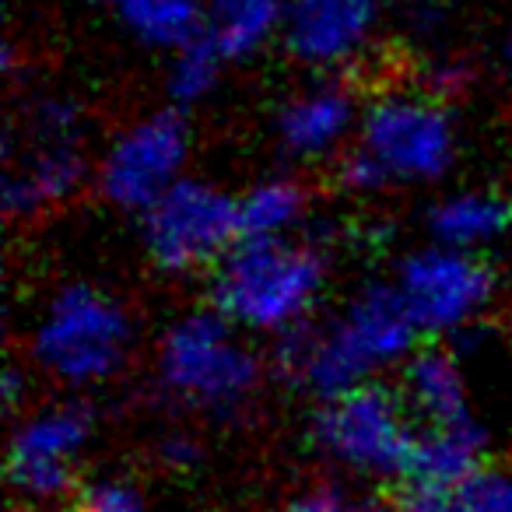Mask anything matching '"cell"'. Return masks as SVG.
<instances>
[{
    "label": "cell",
    "mask_w": 512,
    "mask_h": 512,
    "mask_svg": "<svg viewBox=\"0 0 512 512\" xmlns=\"http://www.w3.org/2000/svg\"><path fill=\"white\" fill-rule=\"evenodd\" d=\"M92 4L116 11L137 39L165 50H183L207 32V18L200 15L197 0H92Z\"/></svg>",
    "instance_id": "cell-17"
},
{
    "label": "cell",
    "mask_w": 512,
    "mask_h": 512,
    "mask_svg": "<svg viewBox=\"0 0 512 512\" xmlns=\"http://www.w3.org/2000/svg\"><path fill=\"white\" fill-rule=\"evenodd\" d=\"M376 29V0H292L285 18L288 50L316 67L348 64Z\"/></svg>",
    "instance_id": "cell-12"
},
{
    "label": "cell",
    "mask_w": 512,
    "mask_h": 512,
    "mask_svg": "<svg viewBox=\"0 0 512 512\" xmlns=\"http://www.w3.org/2000/svg\"><path fill=\"white\" fill-rule=\"evenodd\" d=\"M285 512H397L393 498H358L341 488H313L299 495Z\"/></svg>",
    "instance_id": "cell-21"
},
{
    "label": "cell",
    "mask_w": 512,
    "mask_h": 512,
    "mask_svg": "<svg viewBox=\"0 0 512 512\" xmlns=\"http://www.w3.org/2000/svg\"><path fill=\"white\" fill-rule=\"evenodd\" d=\"M288 8L292 0H218L204 36L218 46L225 60L246 57L260 50L278 29H285Z\"/></svg>",
    "instance_id": "cell-16"
},
{
    "label": "cell",
    "mask_w": 512,
    "mask_h": 512,
    "mask_svg": "<svg viewBox=\"0 0 512 512\" xmlns=\"http://www.w3.org/2000/svg\"><path fill=\"white\" fill-rule=\"evenodd\" d=\"M411 418V407L400 393L379 383H358L327 397L313 421V439L344 467L400 481L418 446Z\"/></svg>",
    "instance_id": "cell-6"
},
{
    "label": "cell",
    "mask_w": 512,
    "mask_h": 512,
    "mask_svg": "<svg viewBox=\"0 0 512 512\" xmlns=\"http://www.w3.org/2000/svg\"><path fill=\"white\" fill-rule=\"evenodd\" d=\"M197 442L193 439H183V435H176V439H169L162 446V460L169 463V467H193V463H197Z\"/></svg>",
    "instance_id": "cell-23"
},
{
    "label": "cell",
    "mask_w": 512,
    "mask_h": 512,
    "mask_svg": "<svg viewBox=\"0 0 512 512\" xmlns=\"http://www.w3.org/2000/svg\"><path fill=\"white\" fill-rule=\"evenodd\" d=\"M404 400L414 418L425 421V428L460 425L474 418L460 365L442 348H425L411 355L404 372Z\"/></svg>",
    "instance_id": "cell-14"
},
{
    "label": "cell",
    "mask_w": 512,
    "mask_h": 512,
    "mask_svg": "<svg viewBox=\"0 0 512 512\" xmlns=\"http://www.w3.org/2000/svg\"><path fill=\"white\" fill-rule=\"evenodd\" d=\"M456 155L446 109L425 95H386L372 102L358 127V148L344 158L341 176L351 190L372 193L390 183L439 179Z\"/></svg>",
    "instance_id": "cell-3"
},
{
    "label": "cell",
    "mask_w": 512,
    "mask_h": 512,
    "mask_svg": "<svg viewBox=\"0 0 512 512\" xmlns=\"http://www.w3.org/2000/svg\"><path fill=\"white\" fill-rule=\"evenodd\" d=\"M190 127L179 113H155L123 130L99 165V190L123 211H148L183 179Z\"/></svg>",
    "instance_id": "cell-8"
},
{
    "label": "cell",
    "mask_w": 512,
    "mask_h": 512,
    "mask_svg": "<svg viewBox=\"0 0 512 512\" xmlns=\"http://www.w3.org/2000/svg\"><path fill=\"white\" fill-rule=\"evenodd\" d=\"M320 249L285 239H239L214 271V309L235 327L288 334L302 327L323 288Z\"/></svg>",
    "instance_id": "cell-2"
},
{
    "label": "cell",
    "mask_w": 512,
    "mask_h": 512,
    "mask_svg": "<svg viewBox=\"0 0 512 512\" xmlns=\"http://www.w3.org/2000/svg\"><path fill=\"white\" fill-rule=\"evenodd\" d=\"M221 53L218 46L211 43L207 36L193 39L190 46L176 50V60H172L169 71V92L176 102H197L218 85L221 74Z\"/></svg>",
    "instance_id": "cell-19"
},
{
    "label": "cell",
    "mask_w": 512,
    "mask_h": 512,
    "mask_svg": "<svg viewBox=\"0 0 512 512\" xmlns=\"http://www.w3.org/2000/svg\"><path fill=\"white\" fill-rule=\"evenodd\" d=\"M4 393H8V404L15 407L18 397H22V372L8 369V379H4Z\"/></svg>",
    "instance_id": "cell-24"
},
{
    "label": "cell",
    "mask_w": 512,
    "mask_h": 512,
    "mask_svg": "<svg viewBox=\"0 0 512 512\" xmlns=\"http://www.w3.org/2000/svg\"><path fill=\"white\" fill-rule=\"evenodd\" d=\"M92 432V411L81 404H60L32 414L11 439L8 477L32 498H53L71 488L74 456Z\"/></svg>",
    "instance_id": "cell-10"
},
{
    "label": "cell",
    "mask_w": 512,
    "mask_h": 512,
    "mask_svg": "<svg viewBox=\"0 0 512 512\" xmlns=\"http://www.w3.org/2000/svg\"><path fill=\"white\" fill-rule=\"evenodd\" d=\"M432 235L439 239V246L453 249H477L484 242L498 239L505 228L512 225V204L498 193H453L442 204L432 207Z\"/></svg>",
    "instance_id": "cell-15"
},
{
    "label": "cell",
    "mask_w": 512,
    "mask_h": 512,
    "mask_svg": "<svg viewBox=\"0 0 512 512\" xmlns=\"http://www.w3.org/2000/svg\"><path fill=\"white\" fill-rule=\"evenodd\" d=\"M88 158L78 137H43L25 130V148H8L4 207L11 218H36L78 193Z\"/></svg>",
    "instance_id": "cell-11"
},
{
    "label": "cell",
    "mask_w": 512,
    "mask_h": 512,
    "mask_svg": "<svg viewBox=\"0 0 512 512\" xmlns=\"http://www.w3.org/2000/svg\"><path fill=\"white\" fill-rule=\"evenodd\" d=\"M235 204L242 239H285L306 214V190L295 179H264Z\"/></svg>",
    "instance_id": "cell-18"
},
{
    "label": "cell",
    "mask_w": 512,
    "mask_h": 512,
    "mask_svg": "<svg viewBox=\"0 0 512 512\" xmlns=\"http://www.w3.org/2000/svg\"><path fill=\"white\" fill-rule=\"evenodd\" d=\"M239 239V204L207 183L179 179L144 211L148 253L169 274L221 264Z\"/></svg>",
    "instance_id": "cell-7"
},
{
    "label": "cell",
    "mask_w": 512,
    "mask_h": 512,
    "mask_svg": "<svg viewBox=\"0 0 512 512\" xmlns=\"http://www.w3.org/2000/svg\"><path fill=\"white\" fill-rule=\"evenodd\" d=\"M446 512H512V477L477 470L453 491Z\"/></svg>",
    "instance_id": "cell-20"
},
{
    "label": "cell",
    "mask_w": 512,
    "mask_h": 512,
    "mask_svg": "<svg viewBox=\"0 0 512 512\" xmlns=\"http://www.w3.org/2000/svg\"><path fill=\"white\" fill-rule=\"evenodd\" d=\"M158 376L172 397L207 411H232L260 383V362L221 313H190L169 327Z\"/></svg>",
    "instance_id": "cell-4"
},
{
    "label": "cell",
    "mask_w": 512,
    "mask_h": 512,
    "mask_svg": "<svg viewBox=\"0 0 512 512\" xmlns=\"http://www.w3.org/2000/svg\"><path fill=\"white\" fill-rule=\"evenodd\" d=\"M355 130V99L344 85H313L285 102L278 116L281 148L292 158H327Z\"/></svg>",
    "instance_id": "cell-13"
},
{
    "label": "cell",
    "mask_w": 512,
    "mask_h": 512,
    "mask_svg": "<svg viewBox=\"0 0 512 512\" xmlns=\"http://www.w3.org/2000/svg\"><path fill=\"white\" fill-rule=\"evenodd\" d=\"M418 323L407 313L397 285H369L334 323L309 330L306 323L278 344V365L288 379L337 397L383 365L404 358L418 341Z\"/></svg>",
    "instance_id": "cell-1"
},
{
    "label": "cell",
    "mask_w": 512,
    "mask_h": 512,
    "mask_svg": "<svg viewBox=\"0 0 512 512\" xmlns=\"http://www.w3.org/2000/svg\"><path fill=\"white\" fill-rule=\"evenodd\" d=\"M130 348V316L95 285H67L36 327V362L64 383L85 386L113 376Z\"/></svg>",
    "instance_id": "cell-5"
},
{
    "label": "cell",
    "mask_w": 512,
    "mask_h": 512,
    "mask_svg": "<svg viewBox=\"0 0 512 512\" xmlns=\"http://www.w3.org/2000/svg\"><path fill=\"white\" fill-rule=\"evenodd\" d=\"M491 288L495 278L488 267L467 249L453 246L407 256L397 278V292L421 334H449L467 327L488 306Z\"/></svg>",
    "instance_id": "cell-9"
},
{
    "label": "cell",
    "mask_w": 512,
    "mask_h": 512,
    "mask_svg": "<svg viewBox=\"0 0 512 512\" xmlns=\"http://www.w3.org/2000/svg\"><path fill=\"white\" fill-rule=\"evenodd\" d=\"M74 512H144V502L130 484L123 481H102L81 491Z\"/></svg>",
    "instance_id": "cell-22"
}]
</instances>
